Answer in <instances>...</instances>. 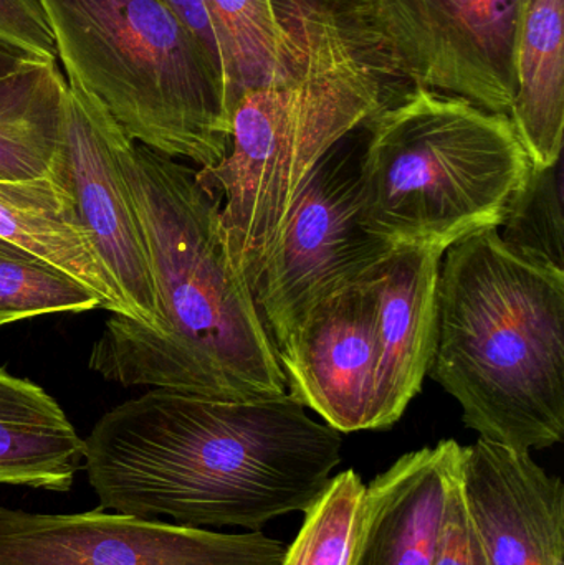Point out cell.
Segmentation results:
<instances>
[{
	"instance_id": "obj_19",
	"label": "cell",
	"mask_w": 564,
	"mask_h": 565,
	"mask_svg": "<svg viewBox=\"0 0 564 565\" xmlns=\"http://www.w3.org/2000/svg\"><path fill=\"white\" fill-rule=\"evenodd\" d=\"M221 33L231 75V102L280 75L288 33L275 0H207Z\"/></svg>"
},
{
	"instance_id": "obj_1",
	"label": "cell",
	"mask_w": 564,
	"mask_h": 565,
	"mask_svg": "<svg viewBox=\"0 0 564 565\" xmlns=\"http://www.w3.org/2000/svg\"><path fill=\"white\" fill-rule=\"evenodd\" d=\"M83 440L99 508L202 530H258L305 513L343 448L340 431L288 392L217 401L151 388L106 412Z\"/></svg>"
},
{
	"instance_id": "obj_8",
	"label": "cell",
	"mask_w": 564,
	"mask_h": 565,
	"mask_svg": "<svg viewBox=\"0 0 564 565\" xmlns=\"http://www.w3.org/2000/svg\"><path fill=\"white\" fill-rule=\"evenodd\" d=\"M520 0H348L381 75L509 115Z\"/></svg>"
},
{
	"instance_id": "obj_26",
	"label": "cell",
	"mask_w": 564,
	"mask_h": 565,
	"mask_svg": "<svg viewBox=\"0 0 564 565\" xmlns=\"http://www.w3.org/2000/svg\"><path fill=\"white\" fill-rule=\"evenodd\" d=\"M12 322H17V319L10 318V316H0V328H2V326L12 324Z\"/></svg>"
},
{
	"instance_id": "obj_11",
	"label": "cell",
	"mask_w": 564,
	"mask_h": 565,
	"mask_svg": "<svg viewBox=\"0 0 564 565\" xmlns=\"http://www.w3.org/2000/svg\"><path fill=\"white\" fill-rule=\"evenodd\" d=\"M371 274L315 305L277 354L288 394L340 434L370 430L376 369Z\"/></svg>"
},
{
	"instance_id": "obj_10",
	"label": "cell",
	"mask_w": 564,
	"mask_h": 565,
	"mask_svg": "<svg viewBox=\"0 0 564 565\" xmlns=\"http://www.w3.org/2000/svg\"><path fill=\"white\" fill-rule=\"evenodd\" d=\"M125 136L93 96L68 83L63 142L79 217L128 318L161 332L162 312L148 247L119 169Z\"/></svg>"
},
{
	"instance_id": "obj_23",
	"label": "cell",
	"mask_w": 564,
	"mask_h": 565,
	"mask_svg": "<svg viewBox=\"0 0 564 565\" xmlns=\"http://www.w3.org/2000/svg\"><path fill=\"white\" fill-rule=\"evenodd\" d=\"M0 49L30 62L58 63L55 36L40 0H0Z\"/></svg>"
},
{
	"instance_id": "obj_21",
	"label": "cell",
	"mask_w": 564,
	"mask_h": 565,
	"mask_svg": "<svg viewBox=\"0 0 564 565\" xmlns=\"http://www.w3.org/2000/svg\"><path fill=\"white\" fill-rule=\"evenodd\" d=\"M102 301L65 271L0 241V316L17 322L53 312H86Z\"/></svg>"
},
{
	"instance_id": "obj_22",
	"label": "cell",
	"mask_w": 564,
	"mask_h": 565,
	"mask_svg": "<svg viewBox=\"0 0 564 565\" xmlns=\"http://www.w3.org/2000/svg\"><path fill=\"white\" fill-rule=\"evenodd\" d=\"M500 228V238L510 250L564 270L562 161L533 168L529 184Z\"/></svg>"
},
{
	"instance_id": "obj_17",
	"label": "cell",
	"mask_w": 564,
	"mask_h": 565,
	"mask_svg": "<svg viewBox=\"0 0 564 565\" xmlns=\"http://www.w3.org/2000/svg\"><path fill=\"white\" fill-rule=\"evenodd\" d=\"M83 457L85 440L58 402L0 367V484L66 493Z\"/></svg>"
},
{
	"instance_id": "obj_3",
	"label": "cell",
	"mask_w": 564,
	"mask_h": 565,
	"mask_svg": "<svg viewBox=\"0 0 564 565\" xmlns=\"http://www.w3.org/2000/svg\"><path fill=\"white\" fill-rule=\"evenodd\" d=\"M288 33L280 75L232 109L231 146L195 179L221 202L232 258L254 288L323 156L386 102L383 75L340 0H275Z\"/></svg>"
},
{
	"instance_id": "obj_4",
	"label": "cell",
	"mask_w": 564,
	"mask_h": 565,
	"mask_svg": "<svg viewBox=\"0 0 564 565\" xmlns=\"http://www.w3.org/2000/svg\"><path fill=\"white\" fill-rule=\"evenodd\" d=\"M429 374L467 427L515 450L564 437V270L510 250L499 228L446 250Z\"/></svg>"
},
{
	"instance_id": "obj_7",
	"label": "cell",
	"mask_w": 564,
	"mask_h": 565,
	"mask_svg": "<svg viewBox=\"0 0 564 565\" xmlns=\"http://www.w3.org/2000/svg\"><path fill=\"white\" fill-rule=\"evenodd\" d=\"M358 129L337 142L308 175L252 288L277 354L315 305L366 277L394 252L363 222L366 132L358 135Z\"/></svg>"
},
{
	"instance_id": "obj_24",
	"label": "cell",
	"mask_w": 564,
	"mask_h": 565,
	"mask_svg": "<svg viewBox=\"0 0 564 565\" xmlns=\"http://www.w3.org/2000/svg\"><path fill=\"white\" fill-rule=\"evenodd\" d=\"M164 2L184 23L185 29L198 40L202 52L211 63L212 70L224 85L232 113L231 75H228L227 56H225L221 33H219L217 25H215L207 0H164Z\"/></svg>"
},
{
	"instance_id": "obj_20",
	"label": "cell",
	"mask_w": 564,
	"mask_h": 565,
	"mask_svg": "<svg viewBox=\"0 0 564 565\" xmlns=\"http://www.w3.org/2000/svg\"><path fill=\"white\" fill-rule=\"evenodd\" d=\"M366 484L353 470L331 478L305 511L304 526L281 565H353Z\"/></svg>"
},
{
	"instance_id": "obj_18",
	"label": "cell",
	"mask_w": 564,
	"mask_h": 565,
	"mask_svg": "<svg viewBox=\"0 0 564 565\" xmlns=\"http://www.w3.org/2000/svg\"><path fill=\"white\" fill-rule=\"evenodd\" d=\"M66 86L58 63L26 62L0 78V181L65 172Z\"/></svg>"
},
{
	"instance_id": "obj_12",
	"label": "cell",
	"mask_w": 564,
	"mask_h": 565,
	"mask_svg": "<svg viewBox=\"0 0 564 565\" xmlns=\"http://www.w3.org/2000/svg\"><path fill=\"white\" fill-rule=\"evenodd\" d=\"M460 497L489 565H564V487L530 451L462 447Z\"/></svg>"
},
{
	"instance_id": "obj_5",
	"label": "cell",
	"mask_w": 564,
	"mask_h": 565,
	"mask_svg": "<svg viewBox=\"0 0 564 565\" xmlns=\"http://www.w3.org/2000/svg\"><path fill=\"white\" fill-rule=\"evenodd\" d=\"M533 162L509 115L413 86L366 121L361 212L393 250L434 248L500 228Z\"/></svg>"
},
{
	"instance_id": "obj_15",
	"label": "cell",
	"mask_w": 564,
	"mask_h": 565,
	"mask_svg": "<svg viewBox=\"0 0 564 565\" xmlns=\"http://www.w3.org/2000/svg\"><path fill=\"white\" fill-rule=\"evenodd\" d=\"M0 241L65 271L102 301V309L128 318L79 217L66 169L29 181H0Z\"/></svg>"
},
{
	"instance_id": "obj_14",
	"label": "cell",
	"mask_w": 564,
	"mask_h": 565,
	"mask_svg": "<svg viewBox=\"0 0 564 565\" xmlns=\"http://www.w3.org/2000/svg\"><path fill=\"white\" fill-rule=\"evenodd\" d=\"M462 445L404 455L366 487L353 565H434Z\"/></svg>"
},
{
	"instance_id": "obj_25",
	"label": "cell",
	"mask_w": 564,
	"mask_h": 565,
	"mask_svg": "<svg viewBox=\"0 0 564 565\" xmlns=\"http://www.w3.org/2000/svg\"><path fill=\"white\" fill-rule=\"evenodd\" d=\"M26 62H30V60L9 52V50L0 49V78H6L10 73L17 72Z\"/></svg>"
},
{
	"instance_id": "obj_16",
	"label": "cell",
	"mask_w": 564,
	"mask_h": 565,
	"mask_svg": "<svg viewBox=\"0 0 564 565\" xmlns=\"http://www.w3.org/2000/svg\"><path fill=\"white\" fill-rule=\"evenodd\" d=\"M515 96L509 118L533 168L562 158L564 0H520L513 32Z\"/></svg>"
},
{
	"instance_id": "obj_2",
	"label": "cell",
	"mask_w": 564,
	"mask_h": 565,
	"mask_svg": "<svg viewBox=\"0 0 564 565\" xmlns=\"http://www.w3.org/2000/svg\"><path fill=\"white\" fill-rule=\"evenodd\" d=\"M119 169L135 205L162 331L121 315L106 319L88 365L105 381L217 401L287 394V377L251 286L232 258L221 202L195 169L128 136Z\"/></svg>"
},
{
	"instance_id": "obj_9",
	"label": "cell",
	"mask_w": 564,
	"mask_h": 565,
	"mask_svg": "<svg viewBox=\"0 0 564 565\" xmlns=\"http://www.w3.org/2000/svg\"><path fill=\"white\" fill-rule=\"evenodd\" d=\"M287 547L254 531L225 534L99 510L0 507V565H281Z\"/></svg>"
},
{
	"instance_id": "obj_13",
	"label": "cell",
	"mask_w": 564,
	"mask_h": 565,
	"mask_svg": "<svg viewBox=\"0 0 564 565\" xmlns=\"http://www.w3.org/2000/svg\"><path fill=\"white\" fill-rule=\"evenodd\" d=\"M444 252L401 248L373 274L376 369L370 430L400 420L429 374L437 334V281Z\"/></svg>"
},
{
	"instance_id": "obj_6",
	"label": "cell",
	"mask_w": 564,
	"mask_h": 565,
	"mask_svg": "<svg viewBox=\"0 0 564 565\" xmlns=\"http://www.w3.org/2000/svg\"><path fill=\"white\" fill-rule=\"evenodd\" d=\"M66 82L131 141L201 169L231 146L227 93L164 0H40Z\"/></svg>"
}]
</instances>
